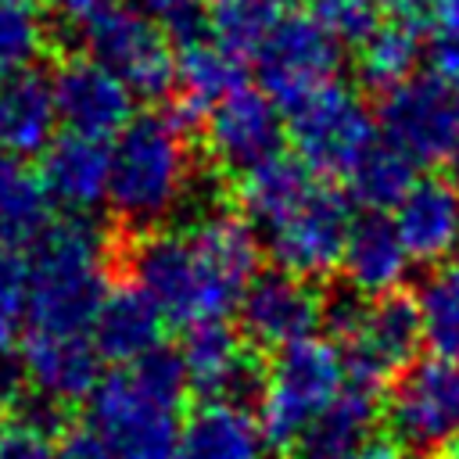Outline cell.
Segmentation results:
<instances>
[{"label":"cell","instance_id":"obj_26","mask_svg":"<svg viewBox=\"0 0 459 459\" xmlns=\"http://www.w3.org/2000/svg\"><path fill=\"white\" fill-rule=\"evenodd\" d=\"M50 197L39 183V176L11 154H0V247H22L32 244L47 226Z\"/></svg>","mask_w":459,"mask_h":459},{"label":"cell","instance_id":"obj_28","mask_svg":"<svg viewBox=\"0 0 459 459\" xmlns=\"http://www.w3.org/2000/svg\"><path fill=\"white\" fill-rule=\"evenodd\" d=\"M420 333L430 355L459 362V258L441 262L416 290Z\"/></svg>","mask_w":459,"mask_h":459},{"label":"cell","instance_id":"obj_15","mask_svg":"<svg viewBox=\"0 0 459 459\" xmlns=\"http://www.w3.org/2000/svg\"><path fill=\"white\" fill-rule=\"evenodd\" d=\"M50 86H54L57 118L65 122V133L108 140V136H118L133 122L136 93L90 54L61 61Z\"/></svg>","mask_w":459,"mask_h":459},{"label":"cell","instance_id":"obj_37","mask_svg":"<svg viewBox=\"0 0 459 459\" xmlns=\"http://www.w3.org/2000/svg\"><path fill=\"white\" fill-rule=\"evenodd\" d=\"M377 11L391 14V22H412L420 25L427 18V0H373Z\"/></svg>","mask_w":459,"mask_h":459},{"label":"cell","instance_id":"obj_36","mask_svg":"<svg viewBox=\"0 0 459 459\" xmlns=\"http://www.w3.org/2000/svg\"><path fill=\"white\" fill-rule=\"evenodd\" d=\"M430 61H434V75L459 86V32H441L430 47Z\"/></svg>","mask_w":459,"mask_h":459},{"label":"cell","instance_id":"obj_33","mask_svg":"<svg viewBox=\"0 0 459 459\" xmlns=\"http://www.w3.org/2000/svg\"><path fill=\"white\" fill-rule=\"evenodd\" d=\"M133 11H140L165 39H176L179 47L197 43L208 29V7L204 0H126Z\"/></svg>","mask_w":459,"mask_h":459},{"label":"cell","instance_id":"obj_34","mask_svg":"<svg viewBox=\"0 0 459 459\" xmlns=\"http://www.w3.org/2000/svg\"><path fill=\"white\" fill-rule=\"evenodd\" d=\"M0 459H57V445L39 416H22L0 430Z\"/></svg>","mask_w":459,"mask_h":459},{"label":"cell","instance_id":"obj_39","mask_svg":"<svg viewBox=\"0 0 459 459\" xmlns=\"http://www.w3.org/2000/svg\"><path fill=\"white\" fill-rule=\"evenodd\" d=\"M427 14L441 25V32H459V0H427Z\"/></svg>","mask_w":459,"mask_h":459},{"label":"cell","instance_id":"obj_20","mask_svg":"<svg viewBox=\"0 0 459 459\" xmlns=\"http://www.w3.org/2000/svg\"><path fill=\"white\" fill-rule=\"evenodd\" d=\"M341 269L355 294L362 298H384L398 294L412 269V255L394 226V219H384V212H369L351 222Z\"/></svg>","mask_w":459,"mask_h":459},{"label":"cell","instance_id":"obj_31","mask_svg":"<svg viewBox=\"0 0 459 459\" xmlns=\"http://www.w3.org/2000/svg\"><path fill=\"white\" fill-rule=\"evenodd\" d=\"M43 47V14L36 0H0V75L32 68Z\"/></svg>","mask_w":459,"mask_h":459},{"label":"cell","instance_id":"obj_38","mask_svg":"<svg viewBox=\"0 0 459 459\" xmlns=\"http://www.w3.org/2000/svg\"><path fill=\"white\" fill-rule=\"evenodd\" d=\"M50 4V11L57 14V18H65V22H72V25H82L104 0H47Z\"/></svg>","mask_w":459,"mask_h":459},{"label":"cell","instance_id":"obj_18","mask_svg":"<svg viewBox=\"0 0 459 459\" xmlns=\"http://www.w3.org/2000/svg\"><path fill=\"white\" fill-rule=\"evenodd\" d=\"M394 226L412 262H448L459 251V183L452 176H427L409 186L394 208Z\"/></svg>","mask_w":459,"mask_h":459},{"label":"cell","instance_id":"obj_16","mask_svg":"<svg viewBox=\"0 0 459 459\" xmlns=\"http://www.w3.org/2000/svg\"><path fill=\"white\" fill-rule=\"evenodd\" d=\"M100 351L90 333H54L29 330L18 351L25 384L36 387L50 405L90 398L100 384Z\"/></svg>","mask_w":459,"mask_h":459},{"label":"cell","instance_id":"obj_9","mask_svg":"<svg viewBox=\"0 0 459 459\" xmlns=\"http://www.w3.org/2000/svg\"><path fill=\"white\" fill-rule=\"evenodd\" d=\"M79 32L90 57L115 72L133 93L161 97L176 82V57L169 39L126 0H104L79 25Z\"/></svg>","mask_w":459,"mask_h":459},{"label":"cell","instance_id":"obj_11","mask_svg":"<svg viewBox=\"0 0 459 459\" xmlns=\"http://www.w3.org/2000/svg\"><path fill=\"white\" fill-rule=\"evenodd\" d=\"M255 65L262 90L276 104L294 108L308 93L337 82L341 47L308 14H283L269 39L258 47Z\"/></svg>","mask_w":459,"mask_h":459},{"label":"cell","instance_id":"obj_14","mask_svg":"<svg viewBox=\"0 0 459 459\" xmlns=\"http://www.w3.org/2000/svg\"><path fill=\"white\" fill-rule=\"evenodd\" d=\"M208 154L230 172H251L255 165L280 154L283 143V115L280 104L255 86L233 90L208 111L204 122Z\"/></svg>","mask_w":459,"mask_h":459},{"label":"cell","instance_id":"obj_19","mask_svg":"<svg viewBox=\"0 0 459 459\" xmlns=\"http://www.w3.org/2000/svg\"><path fill=\"white\" fill-rule=\"evenodd\" d=\"M108 179H111V147H104V140L65 133L54 136V143L43 151L39 183L47 197L68 208L72 215L93 212L100 201H108Z\"/></svg>","mask_w":459,"mask_h":459},{"label":"cell","instance_id":"obj_35","mask_svg":"<svg viewBox=\"0 0 459 459\" xmlns=\"http://www.w3.org/2000/svg\"><path fill=\"white\" fill-rule=\"evenodd\" d=\"M57 459H111V455H108L104 441L93 434V427L86 423V427H75V430H68L61 437Z\"/></svg>","mask_w":459,"mask_h":459},{"label":"cell","instance_id":"obj_29","mask_svg":"<svg viewBox=\"0 0 459 459\" xmlns=\"http://www.w3.org/2000/svg\"><path fill=\"white\" fill-rule=\"evenodd\" d=\"M420 54H423L420 25H412V22H384L359 47V72L373 90L387 93V90H394V86H402V82H409L416 75Z\"/></svg>","mask_w":459,"mask_h":459},{"label":"cell","instance_id":"obj_23","mask_svg":"<svg viewBox=\"0 0 459 459\" xmlns=\"http://www.w3.org/2000/svg\"><path fill=\"white\" fill-rule=\"evenodd\" d=\"M380 409L369 387L348 384L290 445V459H351L373 445Z\"/></svg>","mask_w":459,"mask_h":459},{"label":"cell","instance_id":"obj_3","mask_svg":"<svg viewBox=\"0 0 459 459\" xmlns=\"http://www.w3.org/2000/svg\"><path fill=\"white\" fill-rule=\"evenodd\" d=\"M194 183V154L172 115L133 118L111 147L108 204L133 226L169 219Z\"/></svg>","mask_w":459,"mask_h":459},{"label":"cell","instance_id":"obj_32","mask_svg":"<svg viewBox=\"0 0 459 459\" xmlns=\"http://www.w3.org/2000/svg\"><path fill=\"white\" fill-rule=\"evenodd\" d=\"M308 18L337 47H362L380 25L373 0H308Z\"/></svg>","mask_w":459,"mask_h":459},{"label":"cell","instance_id":"obj_2","mask_svg":"<svg viewBox=\"0 0 459 459\" xmlns=\"http://www.w3.org/2000/svg\"><path fill=\"white\" fill-rule=\"evenodd\" d=\"M29 330L90 333L108 287V237L82 215L50 222L29 251Z\"/></svg>","mask_w":459,"mask_h":459},{"label":"cell","instance_id":"obj_10","mask_svg":"<svg viewBox=\"0 0 459 459\" xmlns=\"http://www.w3.org/2000/svg\"><path fill=\"white\" fill-rule=\"evenodd\" d=\"M387 427L409 452L430 455L459 441V362L420 359L412 362L391 391Z\"/></svg>","mask_w":459,"mask_h":459},{"label":"cell","instance_id":"obj_17","mask_svg":"<svg viewBox=\"0 0 459 459\" xmlns=\"http://www.w3.org/2000/svg\"><path fill=\"white\" fill-rule=\"evenodd\" d=\"M179 362L186 384L208 402H237L240 394L262 387L251 351L244 348L240 333L222 319L190 323L183 333Z\"/></svg>","mask_w":459,"mask_h":459},{"label":"cell","instance_id":"obj_13","mask_svg":"<svg viewBox=\"0 0 459 459\" xmlns=\"http://www.w3.org/2000/svg\"><path fill=\"white\" fill-rule=\"evenodd\" d=\"M323 308L326 301L312 290V283L283 269L258 273L237 305L240 330L258 348H273V351L316 337V326L323 323Z\"/></svg>","mask_w":459,"mask_h":459},{"label":"cell","instance_id":"obj_5","mask_svg":"<svg viewBox=\"0 0 459 459\" xmlns=\"http://www.w3.org/2000/svg\"><path fill=\"white\" fill-rule=\"evenodd\" d=\"M351 222L355 219H351L348 201L333 186L312 179L298 197H290L280 212H273L258 230H262L265 251L276 262V269L294 273L301 280H316L341 265Z\"/></svg>","mask_w":459,"mask_h":459},{"label":"cell","instance_id":"obj_40","mask_svg":"<svg viewBox=\"0 0 459 459\" xmlns=\"http://www.w3.org/2000/svg\"><path fill=\"white\" fill-rule=\"evenodd\" d=\"M351 459H394V452L387 445H366L362 452H355Z\"/></svg>","mask_w":459,"mask_h":459},{"label":"cell","instance_id":"obj_4","mask_svg":"<svg viewBox=\"0 0 459 459\" xmlns=\"http://www.w3.org/2000/svg\"><path fill=\"white\" fill-rule=\"evenodd\" d=\"M344 355L323 337L276 351L258 387V423L269 445L290 448L298 434L344 391Z\"/></svg>","mask_w":459,"mask_h":459},{"label":"cell","instance_id":"obj_12","mask_svg":"<svg viewBox=\"0 0 459 459\" xmlns=\"http://www.w3.org/2000/svg\"><path fill=\"white\" fill-rule=\"evenodd\" d=\"M341 341V355L355 384L373 391L377 384L398 380L412 366L416 348L423 344L416 301L405 294H384L366 301L355 326Z\"/></svg>","mask_w":459,"mask_h":459},{"label":"cell","instance_id":"obj_8","mask_svg":"<svg viewBox=\"0 0 459 459\" xmlns=\"http://www.w3.org/2000/svg\"><path fill=\"white\" fill-rule=\"evenodd\" d=\"M380 129L416 165L459 169V86L412 75L380 100Z\"/></svg>","mask_w":459,"mask_h":459},{"label":"cell","instance_id":"obj_30","mask_svg":"<svg viewBox=\"0 0 459 459\" xmlns=\"http://www.w3.org/2000/svg\"><path fill=\"white\" fill-rule=\"evenodd\" d=\"M276 0H215L208 7V29L219 47L233 50L237 57L258 54V47L269 39V32L280 22Z\"/></svg>","mask_w":459,"mask_h":459},{"label":"cell","instance_id":"obj_1","mask_svg":"<svg viewBox=\"0 0 459 459\" xmlns=\"http://www.w3.org/2000/svg\"><path fill=\"white\" fill-rule=\"evenodd\" d=\"M186 387L179 355L158 348L97 384L90 427L111 459H176Z\"/></svg>","mask_w":459,"mask_h":459},{"label":"cell","instance_id":"obj_25","mask_svg":"<svg viewBox=\"0 0 459 459\" xmlns=\"http://www.w3.org/2000/svg\"><path fill=\"white\" fill-rule=\"evenodd\" d=\"M176 86L190 111H212L233 90L244 86V65L233 50L219 47L215 39L186 43L176 57Z\"/></svg>","mask_w":459,"mask_h":459},{"label":"cell","instance_id":"obj_27","mask_svg":"<svg viewBox=\"0 0 459 459\" xmlns=\"http://www.w3.org/2000/svg\"><path fill=\"white\" fill-rule=\"evenodd\" d=\"M344 179L351 201H359L369 212H384V208H398V201L416 183V161L402 154L391 140L377 136V143L355 161V169Z\"/></svg>","mask_w":459,"mask_h":459},{"label":"cell","instance_id":"obj_7","mask_svg":"<svg viewBox=\"0 0 459 459\" xmlns=\"http://www.w3.org/2000/svg\"><path fill=\"white\" fill-rule=\"evenodd\" d=\"M287 133L294 140L298 161L323 176H348L355 161L377 143L366 104L341 82H330L287 108Z\"/></svg>","mask_w":459,"mask_h":459},{"label":"cell","instance_id":"obj_22","mask_svg":"<svg viewBox=\"0 0 459 459\" xmlns=\"http://www.w3.org/2000/svg\"><path fill=\"white\" fill-rule=\"evenodd\" d=\"M165 319L169 316L151 301V294H143L136 283H122L104 294V301L93 316L90 337L104 359L129 366L161 348Z\"/></svg>","mask_w":459,"mask_h":459},{"label":"cell","instance_id":"obj_24","mask_svg":"<svg viewBox=\"0 0 459 459\" xmlns=\"http://www.w3.org/2000/svg\"><path fill=\"white\" fill-rule=\"evenodd\" d=\"M265 448L258 416L237 402H208L183 423L176 459H265Z\"/></svg>","mask_w":459,"mask_h":459},{"label":"cell","instance_id":"obj_6","mask_svg":"<svg viewBox=\"0 0 459 459\" xmlns=\"http://www.w3.org/2000/svg\"><path fill=\"white\" fill-rule=\"evenodd\" d=\"M126 265L133 283L176 323L190 326L230 312L190 233H147L129 247Z\"/></svg>","mask_w":459,"mask_h":459},{"label":"cell","instance_id":"obj_21","mask_svg":"<svg viewBox=\"0 0 459 459\" xmlns=\"http://www.w3.org/2000/svg\"><path fill=\"white\" fill-rule=\"evenodd\" d=\"M57 100L54 86L43 72L22 68L0 75V154L36 158L54 143L57 129Z\"/></svg>","mask_w":459,"mask_h":459},{"label":"cell","instance_id":"obj_41","mask_svg":"<svg viewBox=\"0 0 459 459\" xmlns=\"http://www.w3.org/2000/svg\"><path fill=\"white\" fill-rule=\"evenodd\" d=\"M448 459H459V441H455V445L448 448Z\"/></svg>","mask_w":459,"mask_h":459}]
</instances>
